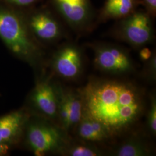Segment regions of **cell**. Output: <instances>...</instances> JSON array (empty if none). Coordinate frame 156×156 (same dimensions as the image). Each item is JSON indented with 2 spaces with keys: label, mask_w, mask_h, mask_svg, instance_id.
Instances as JSON below:
<instances>
[{
  "label": "cell",
  "mask_w": 156,
  "mask_h": 156,
  "mask_svg": "<svg viewBox=\"0 0 156 156\" xmlns=\"http://www.w3.org/2000/svg\"><path fill=\"white\" fill-rule=\"evenodd\" d=\"M78 91L82 115L101 124L111 138L133 128L145 112L143 93L129 82L94 79Z\"/></svg>",
  "instance_id": "obj_1"
},
{
  "label": "cell",
  "mask_w": 156,
  "mask_h": 156,
  "mask_svg": "<svg viewBox=\"0 0 156 156\" xmlns=\"http://www.w3.org/2000/svg\"><path fill=\"white\" fill-rule=\"evenodd\" d=\"M0 38L12 52L24 60H33L38 53L22 16L9 7L1 5Z\"/></svg>",
  "instance_id": "obj_2"
},
{
  "label": "cell",
  "mask_w": 156,
  "mask_h": 156,
  "mask_svg": "<svg viewBox=\"0 0 156 156\" xmlns=\"http://www.w3.org/2000/svg\"><path fill=\"white\" fill-rule=\"evenodd\" d=\"M28 145L36 156L54 151H62L68 145L66 133L56 127L44 123L31 124L27 129Z\"/></svg>",
  "instance_id": "obj_3"
},
{
  "label": "cell",
  "mask_w": 156,
  "mask_h": 156,
  "mask_svg": "<svg viewBox=\"0 0 156 156\" xmlns=\"http://www.w3.org/2000/svg\"><path fill=\"white\" fill-rule=\"evenodd\" d=\"M94 63L101 71L111 74H126L134 69V65L127 53L114 46L97 48L95 53Z\"/></svg>",
  "instance_id": "obj_4"
},
{
  "label": "cell",
  "mask_w": 156,
  "mask_h": 156,
  "mask_svg": "<svg viewBox=\"0 0 156 156\" xmlns=\"http://www.w3.org/2000/svg\"><path fill=\"white\" fill-rule=\"evenodd\" d=\"M53 66L60 77L69 80L75 79L82 71V54L75 46H66L56 53Z\"/></svg>",
  "instance_id": "obj_5"
},
{
  "label": "cell",
  "mask_w": 156,
  "mask_h": 156,
  "mask_svg": "<svg viewBox=\"0 0 156 156\" xmlns=\"http://www.w3.org/2000/svg\"><path fill=\"white\" fill-rule=\"evenodd\" d=\"M122 33L123 38L131 44L145 45L151 40L152 35L149 17L140 12L135 13L123 24Z\"/></svg>",
  "instance_id": "obj_6"
},
{
  "label": "cell",
  "mask_w": 156,
  "mask_h": 156,
  "mask_svg": "<svg viewBox=\"0 0 156 156\" xmlns=\"http://www.w3.org/2000/svg\"><path fill=\"white\" fill-rule=\"evenodd\" d=\"M32 100L36 108L46 116L57 117L58 100L56 88L49 82L37 84L34 90Z\"/></svg>",
  "instance_id": "obj_7"
},
{
  "label": "cell",
  "mask_w": 156,
  "mask_h": 156,
  "mask_svg": "<svg viewBox=\"0 0 156 156\" xmlns=\"http://www.w3.org/2000/svg\"><path fill=\"white\" fill-rule=\"evenodd\" d=\"M29 23L34 34L40 39L50 41L57 38L60 34L57 23L46 13L34 14L31 17Z\"/></svg>",
  "instance_id": "obj_8"
},
{
  "label": "cell",
  "mask_w": 156,
  "mask_h": 156,
  "mask_svg": "<svg viewBox=\"0 0 156 156\" xmlns=\"http://www.w3.org/2000/svg\"><path fill=\"white\" fill-rule=\"evenodd\" d=\"M76 126L79 137L84 141L102 142L111 138L101 124L84 115Z\"/></svg>",
  "instance_id": "obj_9"
},
{
  "label": "cell",
  "mask_w": 156,
  "mask_h": 156,
  "mask_svg": "<svg viewBox=\"0 0 156 156\" xmlns=\"http://www.w3.org/2000/svg\"><path fill=\"white\" fill-rule=\"evenodd\" d=\"M26 120L22 112H15L0 117V144H6L20 134Z\"/></svg>",
  "instance_id": "obj_10"
},
{
  "label": "cell",
  "mask_w": 156,
  "mask_h": 156,
  "mask_svg": "<svg viewBox=\"0 0 156 156\" xmlns=\"http://www.w3.org/2000/svg\"><path fill=\"white\" fill-rule=\"evenodd\" d=\"M62 15L74 24L83 22L87 15V0H55Z\"/></svg>",
  "instance_id": "obj_11"
},
{
  "label": "cell",
  "mask_w": 156,
  "mask_h": 156,
  "mask_svg": "<svg viewBox=\"0 0 156 156\" xmlns=\"http://www.w3.org/2000/svg\"><path fill=\"white\" fill-rule=\"evenodd\" d=\"M151 153L149 145L138 138H131L124 141L114 151V155L117 156H147Z\"/></svg>",
  "instance_id": "obj_12"
},
{
  "label": "cell",
  "mask_w": 156,
  "mask_h": 156,
  "mask_svg": "<svg viewBox=\"0 0 156 156\" xmlns=\"http://www.w3.org/2000/svg\"><path fill=\"white\" fill-rule=\"evenodd\" d=\"M64 94L67 101L69 128L76 126L82 116V102L79 93L71 90L64 89Z\"/></svg>",
  "instance_id": "obj_13"
},
{
  "label": "cell",
  "mask_w": 156,
  "mask_h": 156,
  "mask_svg": "<svg viewBox=\"0 0 156 156\" xmlns=\"http://www.w3.org/2000/svg\"><path fill=\"white\" fill-rule=\"evenodd\" d=\"M133 8V0H107L105 12L109 16L120 17L127 16Z\"/></svg>",
  "instance_id": "obj_14"
},
{
  "label": "cell",
  "mask_w": 156,
  "mask_h": 156,
  "mask_svg": "<svg viewBox=\"0 0 156 156\" xmlns=\"http://www.w3.org/2000/svg\"><path fill=\"white\" fill-rule=\"evenodd\" d=\"M65 155L71 156H98L104 153L93 145L85 144H76L72 146L69 144L62 151Z\"/></svg>",
  "instance_id": "obj_15"
},
{
  "label": "cell",
  "mask_w": 156,
  "mask_h": 156,
  "mask_svg": "<svg viewBox=\"0 0 156 156\" xmlns=\"http://www.w3.org/2000/svg\"><path fill=\"white\" fill-rule=\"evenodd\" d=\"M55 88L58 100L57 117L60 120L62 129H63L67 133L70 129V128L69 124V113L67 101L64 94V89L60 86Z\"/></svg>",
  "instance_id": "obj_16"
},
{
  "label": "cell",
  "mask_w": 156,
  "mask_h": 156,
  "mask_svg": "<svg viewBox=\"0 0 156 156\" xmlns=\"http://www.w3.org/2000/svg\"><path fill=\"white\" fill-rule=\"evenodd\" d=\"M147 126L153 135L156 134V100L155 95H153L151 98V105L147 116Z\"/></svg>",
  "instance_id": "obj_17"
},
{
  "label": "cell",
  "mask_w": 156,
  "mask_h": 156,
  "mask_svg": "<svg viewBox=\"0 0 156 156\" xmlns=\"http://www.w3.org/2000/svg\"><path fill=\"white\" fill-rule=\"evenodd\" d=\"M147 62V63L145 68V76L149 80H155L156 77V55H152L151 58Z\"/></svg>",
  "instance_id": "obj_18"
},
{
  "label": "cell",
  "mask_w": 156,
  "mask_h": 156,
  "mask_svg": "<svg viewBox=\"0 0 156 156\" xmlns=\"http://www.w3.org/2000/svg\"><path fill=\"white\" fill-rule=\"evenodd\" d=\"M36 0H4V1L12 5L26 6L34 3Z\"/></svg>",
  "instance_id": "obj_19"
},
{
  "label": "cell",
  "mask_w": 156,
  "mask_h": 156,
  "mask_svg": "<svg viewBox=\"0 0 156 156\" xmlns=\"http://www.w3.org/2000/svg\"><path fill=\"white\" fill-rule=\"evenodd\" d=\"M151 56L152 53L151 50L147 48H144L140 51V58L144 62L148 61L151 58Z\"/></svg>",
  "instance_id": "obj_20"
},
{
  "label": "cell",
  "mask_w": 156,
  "mask_h": 156,
  "mask_svg": "<svg viewBox=\"0 0 156 156\" xmlns=\"http://www.w3.org/2000/svg\"><path fill=\"white\" fill-rule=\"evenodd\" d=\"M145 2L151 11H156V0H145Z\"/></svg>",
  "instance_id": "obj_21"
},
{
  "label": "cell",
  "mask_w": 156,
  "mask_h": 156,
  "mask_svg": "<svg viewBox=\"0 0 156 156\" xmlns=\"http://www.w3.org/2000/svg\"><path fill=\"white\" fill-rule=\"evenodd\" d=\"M9 146L6 144H0V156L5 154L8 151H9Z\"/></svg>",
  "instance_id": "obj_22"
}]
</instances>
